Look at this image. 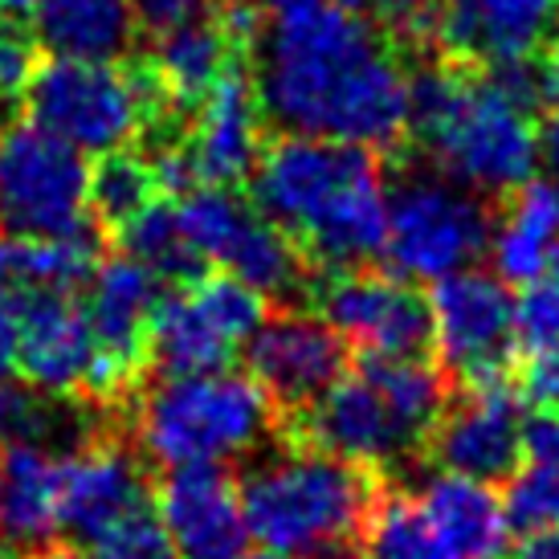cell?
<instances>
[{
	"instance_id": "8fae6325",
	"label": "cell",
	"mask_w": 559,
	"mask_h": 559,
	"mask_svg": "<svg viewBox=\"0 0 559 559\" xmlns=\"http://www.w3.org/2000/svg\"><path fill=\"white\" fill-rule=\"evenodd\" d=\"M437 323V359L453 384L514 380V295L495 270L466 265L433 282L429 290Z\"/></svg>"
},
{
	"instance_id": "6da1fadb",
	"label": "cell",
	"mask_w": 559,
	"mask_h": 559,
	"mask_svg": "<svg viewBox=\"0 0 559 559\" xmlns=\"http://www.w3.org/2000/svg\"><path fill=\"white\" fill-rule=\"evenodd\" d=\"M249 70L270 131L368 143L380 156L408 143L404 49L335 0H286L265 13Z\"/></svg>"
},
{
	"instance_id": "7bdbcfd3",
	"label": "cell",
	"mask_w": 559,
	"mask_h": 559,
	"mask_svg": "<svg viewBox=\"0 0 559 559\" xmlns=\"http://www.w3.org/2000/svg\"><path fill=\"white\" fill-rule=\"evenodd\" d=\"M241 559H298V556H286V551H274V547H262V551H246Z\"/></svg>"
},
{
	"instance_id": "603a6c76",
	"label": "cell",
	"mask_w": 559,
	"mask_h": 559,
	"mask_svg": "<svg viewBox=\"0 0 559 559\" xmlns=\"http://www.w3.org/2000/svg\"><path fill=\"white\" fill-rule=\"evenodd\" d=\"M495 274L511 286L544 278L559 265V192L544 180H527L498 197L490 234Z\"/></svg>"
},
{
	"instance_id": "3957f363",
	"label": "cell",
	"mask_w": 559,
	"mask_h": 559,
	"mask_svg": "<svg viewBox=\"0 0 559 559\" xmlns=\"http://www.w3.org/2000/svg\"><path fill=\"white\" fill-rule=\"evenodd\" d=\"M408 152L490 201L535 180L539 115L519 107L490 70L441 53L408 58Z\"/></svg>"
},
{
	"instance_id": "4dcf8cb0",
	"label": "cell",
	"mask_w": 559,
	"mask_h": 559,
	"mask_svg": "<svg viewBox=\"0 0 559 559\" xmlns=\"http://www.w3.org/2000/svg\"><path fill=\"white\" fill-rule=\"evenodd\" d=\"M82 551H86V559H180L156 511V498L135 507V511L119 514L94 539H86Z\"/></svg>"
},
{
	"instance_id": "7402d4cb",
	"label": "cell",
	"mask_w": 559,
	"mask_h": 559,
	"mask_svg": "<svg viewBox=\"0 0 559 559\" xmlns=\"http://www.w3.org/2000/svg\"><path fill=\"white\" fill-rule=\"evenodd\" d=\"M29 25L49 58L79 62H127L143 29L131 0H37Z\"/></svg>"
},
{
	"instance_id": "cb8c5ba5",
	"label": "cell",
	"mask_w": 559,
	"mask_h": 559,
	"mask_svg": "<svg viewBox=\"0 0 559 559\" xmlns=\"http://www.w3.org/2000/svg\"><path fill=\"white\" fill-rule=\"evenodd\" d=\"M241 352L225 331H221L209 311L188 286H176L171 295L159 298L152 326H147V356L143 372L147 380L156 376H192V372H217L229 368Z\"/></svg>"
},
{
	"instance_id": "5bb4252c",
	"label": "cell",
	"mask_w": 559,
	"mask_h": 559,
	"mask_svg": "<svg viewBox=\"0 0 559 559\" xmlns=\"http://www.w3.org/2000/svg\"><path fill=\"white\" fill-rule=\"evenodd\" d=\"M523 433H527V404L514 380L453 384L450 404L441 408L429 433L425 462L498 486L523 462Z\"/></svg>"
},
{
	"instance_id": "d590c367",
	"label": "cell",
	"mask_w": 559,
	"mask_h": 559,
	"mask_svg": "<svg viewBox=\"0 0 559 559\" xmlns=\"http://www.w3.org/2000/svg\"><path fill=\"white\" fill-rule=\"evenodd\" d=\"M25 282H21V237L0 229V298H21Z\"/></svg>"
},
{
	"instance_id": "8992f818",
	"label": "cell",
	"mask_w": 559,
	"mask_h": 559,
	"mask_svg": "<svg viewBox=\"0 0 559 559\" xmlns=\"http://www.w3.org/2000/svg\"><path fill=\"white\" fill-rule=\"evenodd\" d=\"M389 241L384 265L413 282H437L490 253L495 204L486 192L433 168L417 152L389 156Z\"/></svg>"
},
{
	"instance_id": "d6a6232c",
	"label": "cell",
	"mask_w": 559,
	"mask_h": 559,
	"mask_svg": "<svg viewBox=\"0 0 559 559\" xmlns=\"http://www.w3.org/2000/svg\"><path fill=\"white\" fill-rule=\"evenodd\" d=\"M514 340L519 356L559 347V265L547 270L544 278L527 282L523 295L514 298Z\"/></svg>"
},
{
	"instance_id": "60d3db41",
	"label": "cell",
	"mask_w": 559,
	"mask_h": 559,
	"mask_svg": "<svg viewBox=\"0 0 559 559\" xmlns=\"http://www.w3.org/2000/svg\"><path fill=\"white\" fill-rule=\"evenodd\" d=\"M33 9H37V0H0V16H9V21H33Z\"/></svg>"
},
{
	"instance_id": "f1b7e54d",
	"label": "cell",
	"mask_w": 559,
	"mask_h": 559,
	"mask_svg": "<svg viewBox=\"0 0 559 559\" xmlns=\"http://www.w3.org/2000/svg\"><path fill=\"white\" fill-rule=\"evenodd\" d=\"M164 197L156 180V168L143 152L131 147H115L91 164V188H86V209L91 217L103 225V234L123 229L127 221L143 213L147 204Z\"/></svg>"
},
{
	"instance_id": "9c48e42d",
	"label": "cell",
	"mask_w": 559,
	"mask_h": 559,
	"mask_svg": "<svg viewBox=\"0 0 559 559\" xmlns=\"http://www.w3.org/2000/svg\"><path fill=\"white\" fill-rule=\"evenodd\" d=\"M86 152L33 119L0 127V229L13 237H53L86 225Z\"/></svg>"
},
{
	"instance_id": "277c9868",
	"label": "cell",
	"mask_w": 559,
	"mask_h": 559,
	"mask_svg": "<svg viewBox=\"0 0 559 559\" xmlns=\"http://www.w3.org/2000/svg\"><path fill=\"white\" fill-rule=\"evenodd\" d=\"M127 433L152 466L185 462H249L278 445L282 417L249 372L217 368L192 376L143 380Z\"/></svg>"
},
{
	"instance_id": "ee69618b",
	"label": "cell",
	"mask_w": 559,
	"mask_h": 559,
	"mask_svg": "<svg viewBox=\"0 0 559 559\" xmlns=\"http://www.w3.org/2000/svg\"><path fill=\"white\" fill-rule=\"evenodd\" d=\"M0 481H4V469H0Z\"/></svg>"
},
{
	"instance_id": "836d02e7",
	"label": "cell",
	"mask_w": 559,
	"mask_h": 559,
	"mask_svg": "<svg viewBox=\"0 0 559 559\" xmlns=\"http://www.w3.org/2000/svg\"><path fill=\"white\" fill-rule=\"evenodd\" d=\"M37 66H41V46L25 29V21L0 16V110L16 107L25 98Z\"/></svg>"
},
{
	"instance_id": "ab89813d",
	"label": "cell",
	"mask_w": 559,
	"mask_h": 559,
	"mask_svg": "<svg viewBox=\"0 0 559 559\" xmlns=\"http://www.w3.org/2000/svg\"><path fill=\"white\" fill-rule=\"evenodd\" d=\"M21 559H86V551L74 539H46V544L29 547Z\"/></svg>"
},
{
	"instance_id": "7a4b0ae2",
	"label": "cell",
	"mask_w": 559,
	"mask_h": 559,
	"mask_svg": "<svg viewBox=\"0 0 559 559\" xmlns=\"http://www.w3.org/2000/svg\"><path fill=\"white\" fill-rule=\"evenodd\" d=\"M389 156L368 143L270 131L249 201L295 237L314 274L384 262L389 241Z\"/></svg>"
},
{
	"instance_id": "f35d334b",
	"label": "cell",
	"mask_w": 559,
	"mask_h": 559,
	"mask_svg": "<svg viewBox=\"0 0 559 559\" xmlns=\"http://www.w3.org/2000/svg\"><path fill=\"white\" fill-rule=\"evenodd\" d=\"M302 559H368L364 556V535H343V539H331V544L307 551Z\"/></svg>"
},
{
	"instance_id": "484cf974",
	"label": "cell",
	"mask_w": 559,
	"mask_h": 559,
	"mask_svg": "<svg viewBox=\"0 0 559 559\" xmlns=\"http://www.w3.org/2000/svg\"><path fill=\"white\" fill-rule=\"evenodd\" d=\"M241 49L229 41V33L221 29V21L213 9L188 16L180 25L156 33L152 46V66H156L159 82L168 86L171 103L192 119V110L204 103V94L217 86V79L229 70Z\"/></svg>"
},
{
	"instance_id": "ba28073f",
	"label": "cell",
	"mask_w": 559,
	"mask_h": 559,
	"mask_svg": "<svg viewBox=\"0 0 559 559\" xmlns=\"http://www.w3.org/2000/svg\"><path fill=\"white\" fill-rule=\"evenodd\" d=\"M25 119L41 123L79 152L103 156L140 143L147 127L140 86L127 62H79L49 58L37 66L25 91Z\"/></svg>"
},
{
	"instance_id": "b9f144b4",
	"label": "cell",
	"mask_w": 559,
	"mask_h": 559,
	"mask_svg": "<svg viewBox=\"0 0 559 559\" xmlns=\"http://www.w3.org/2000/svg\"><path fill=\"white\" fill-rule=\"evenodd\" d=\"M544 53H547V66H551V86H556V107H559V29H556V37H551V46H547Z\"/></svg>"
},
{
	"instance_id": "74e56055",
	"label": "cell",
	"mask_w": 559,
	"mask_h": 559,
	"mask_svg": "<svg viewBox=\"0 0 559 559\" xmlns=\"http://www.w3.org/2000/svg\"><path fill=\"white\" fill-rule=\"evenodd\" d=\"M514 559H559V527L547 531H531L527 539L519 544Z\"/></svg>"
},
{
	"instance_id": "d4e9b609",
	"label": "cell",
	"mask_w": 559,
	"mask_h": 559,
	"mask_svg": "<svg viewBox=\"0 0 559 559\" xmlns=\"http://www.w3.org/2000/svg\"><path fill=\"white\" fill-rule=\"evenodd\" d=\"M0 531L21 551L58 535V502H62V453L37 445L0 450Z\"/></svg>"
},
{
	"instance_id": "2e32d148",
	"label": "cell",
	"mask_w": 559,
	"mask_h": 559,
	"mask_svg": "<svg viewBox=\"0 0 559 559\" xmlns=\"http://www.w3.org/2000/svg\"><path fill=\"white\" fill-rule=\"evenodd\" d=\"M265 135H270V123L253 86L249 53H237L188 119L185 152L192 159L197 185L246 188L249 171L262 156Z\"/></svg>"
},
{
	"instance_id": "9a60e30c",
	"label": "cell",
	"mask_w": 559,
	"mask_h": 559,
	"mask_svg": "<svg viewBox=\"0 0 559 559\" xmlns=\"http://www.w3.org/2000/svg\"><path fill=\"white\" fill-rule=\"evenodd\" d=\"M156 511L180 559H241L249 523L241 481L229 462H185L164 466L152 481Z\"/></svg>"
},
{
	"instance_id": "44dd1931",
	"label": "cell",
	"mask_w": 559,
	"mask_h": 559,
	"mask_svg": "<svg viewBox=\"0 0 559 559\" xmlns=\"http://www.w3.org/2000/svg\"><path fill=\"white\" fill-rule=\"evenodd\" d=\"M417 498L450 559H507L511 519H507V502L498 498L490 481L437 469L420 486Z\"/></svg>"
},
{
	"instance_id": "bcb514c9",
	"label": "cell",
	"mask_w": 559,
	"mask_h": 559,
	"mask_svg": "<svg viewBox=\"0 0 559 559\" xmlns=\"http://www.w3.org/2000/svg\"><path fill=\"white\" fill-rule=\"evenodd\" d=\"M556 176H559V171H556Z\"/></svg>"
},
{
	"instance_id": "f6af8a7d",
	"label": "cell",
	"mask_w": 559,
	"mask_h": 559,
	"mask_svg": "<svg viewBox=\"0 0 559 559\" xmlns=\"http://www.w3.org/2000/svg\"><path fill=\"white\" fill-rule=\"evenodd\" d=\"M0 539H4V531H0Z\"/></svg>"
},
{
	"instance_id": "30bf717a",
	"label": "cell",
	"mask_w": 559,
	"mask_h": 559,
	"mask_svg": "<svg viewBox=\"0 0 559 559\" xmlns=\"http://www.w3.org/2000/svg\"><path fill=\"white\" fill-rule=\"evenodd\" d=\"M307 307L323 314L356 356H437L433 302L389 265L319 274Z\"/></svg>"
},
{
	"instance_id": "8d00e7d4",
	"label": "cell",
	"mask_w": 559,
	"mask_h": 559,
	"mask_svg": "<svg viewBox=\"0 0 559 559\" xmlns=\"http://www.w3.org/2000/svg\"><path fill=\"white\" fill-rule=\"evenodd\" d=\"M16 376V298H0V380Z\"/></svg>"
},
{
	"instance_id": "e575fe53",
	"label": "cell",
	"mask_w": 559,
	"mask_h": 559,
	"mask_svg": "<svg viewBox=\"0 0 559 559\" xmlns=\"http://www.w3.org/2000/svg\"><path fill=\"white\" fill-rule=\"evenodd\" d=\"M131 4H135V13H140L143 29H152V33H164V29H171V25H180V21L209 9V0H131Z\"/></svg>"
},
{
	"instance_id": "83f0119b",
	"label": "cell",
	"mask_w": 559,
	"mask_h": 559,
	"mask_svg": "<svg viewBox=\"0 0 559 559\" xmlns=\"http://www.w3.org/2000/svg\"><path fill=\"white\" fill-rule=\"evenodd\" d=\"M110 241L143 262L164 286H192L204 278L213 265L201 258V249L192 246L185 221H180V204L176 197H156L143 213L127 221L123 229H115Z\"/></svg>"
},
{
	"instance_id": "ac0fdd59",
	"label": "cell",
	"mask_w": 559,
	"mask_h": 559,
	"mask_svg": "<svg viewBox=\"0 0 559 559\" xmlns=\"http://www.w3.org/2000/svg\"><path fill=\"white\" fill-rule=\"evenodd\" d=\"M559 29V0H445L433 16V49L466 66L535 58Z\"/></svg>"
},
{
	"instance_id": "d6986e66",
	"label": "cell",
	"mask_w": 559,
	"mask_h": 559,
	"mask_svg": "<svg viewBox=\"0 0 559 559\" xmlns=\"http://www.w3.org/2000/svg\"><path fill=\"white\" fill-rule=\"evenodd\" d=\"M98 343L74 295L25 290L16 298V376L33 389L79 396L94 368Z\"/></svg>"
},
{
	"instance_id": "ffe728a7",
	"label": "cell",
	"mask_w": 559,
	"mask_h": 559,
	"mask_svg": "<svg viewBox=\"0 0 559 559\" xmlns=\"http://www.w3.org/2000/svg\"><path fill=\"white\" fill-rule=\"evenodd\" d=\"M164 295H168L164 282L143 262H135L131 253H123V249L103 253L91 286H86V302H82L86 319H91L94 343H98V356H107L123 372L147 380V372H143L147 326H152V314H156Z\"/></svg>"
},
{
	"instance_id": "5b68a950",
	"label": "cell",
	"mask_w": 559,
	"mask_h": 559,
	"mask_svg": "<svg viewBox=\"0 0 559 559\" xmlns=\"http://www.w3.org/2000/svg\"><path fill=\"white\" fill-rule=\"evenodd\" d=\"M237 481L249 535L262 547L302 559L331 539L359 535L389 474L278 437V453L241 469Z\"/></svg>"
},
{
	"instance_id": "e0dca14e",
	"label": "cell",
	"mask_w": 559,
	"mask_h": 559,
	"mask_svg": "<svg viewBox=\"0 0 559 559\" xmlns=\"http://www.w3.org/2000/svg\"><path fill=\"white\" fill-rule=\"evenodd\" d=\"M152 462L127 433H107L86 441L82 450L62 457V502L58 531L74 544H86L119 514L152 502Z\"/></svg>"
},
{
	"instance_id": "1f68e13d",
	"label": "cell",
	"mask_w": 559,
	"mask_h": 559,
	"mask_svg": "<svg viewBox=\"0 0 559 559\" xmlns=\"http://www.w3.org/2000/svg\"><path fill=\"white\" fill-rule=\"evenodd\" d=\"M347 13L372 21L389 33L392 41L404 49V58H420V53H437L433 49V16L429 0H335Z\"/></svg>"
},
{
	"instance_id": "f546056e",
	"label": "cell",
	"mask_w": 559,
	"mask_h": 559,
	"mask_svg": "<svg viewBox=\"0 0 559 559\" xmlns=\"http://www.w3.org/2000/svg\"><path fill=\"white\" fill-rule=\"evenodd\" d=\"M359 535H364V556L368 559H450L429 514L420 507V498L408 495L404 486H392V481L380 490Z\"/></svg>"
},
{
	"instance_id": "4316f807",
	"label": "cell",
	"mask_w": 559,
	"mask_h": 559,
	"mask_svg": "<svg viewBox=\"0 0 559 559\" xmlns=\"http://www.w3.org/2000/svg\"><path fill=\"white\" fill-rule=\"evenodd\" d=\"M507 519L511 531L559 527V413H531L523 433V462L507 478Z\"/></svg>"
},
{
	"instance_id": "52a82bcc",
	"label": "cell",
	"mask_w": 559,
	"mask_h": 559,
	"mask_svg": "<svg viewBox=\"0 0 559 559\" xmlns=\"http://www.w3.org/2000/svg\"><path fill=\"white\" fill-rule=\"evenodd\" d=\"M176 204L192 246L201 249L209 265H221L225 274L249 282L274 307L311 302L319 274L302 258L298 241L237 188L197 185L192 192L176 197Z\"/></svg>"
},
{
	"instance_id": "7c38bea8",
	"label": "cell",
	"mask_w": 559,
	"mask_h": 559,
	"mask_svg": "<svg viewBox=\"0 0 559 559\" xmlns=\"http://www.w3.org/2000/svg\"><path fill=\"white\" fill-rule=\"evenodd\" d=\"M246 372L265 389L282 420L307 413L356 364V347L314 307H274L241 347Z\"/></svg>"
},
{
	"instance_id": "4fadbf2b",
	"label": "cell",
	"mask_w": 559,
	"mask_h": 559,
	"mask_svg": "<svg viewBox=\"0 0 559 559\" xmlns=\"http://www.w3.org/2000/svg\"><path fill=\"white\" fill-rule=\"evenodd\" d=\"M282 441L340 453V457L364 462L380 474L425 462V437L404 425L389 396L376 389L356 364L307 413H298L295 420H282Z\"/></svg>"
}]
</instances>
